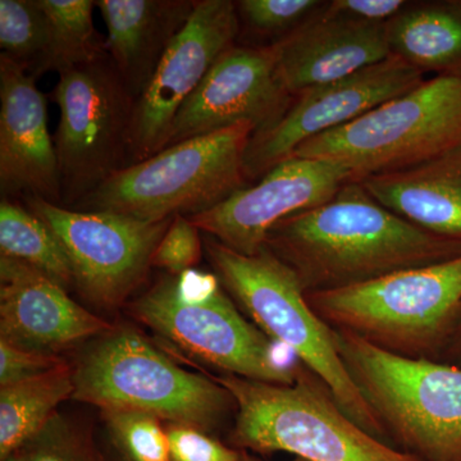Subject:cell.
<instances>
[{
    "label": "cell",
    "mask_w": 461,
    "mask_h": 461,
    "mask_svg": "<svg viewBox=\"0 0 461 461\" xmlns=\"http://www.w3.org/2000/svg\"><path fill=\"white\" fill-rule=\"evenodd\" d=\"M266 248L294 269L306 293L339 290L461 256V242L414 226L346 182L326 204L273 227Z\"/></svg>",
    "instance_id": "cell-1"
},
{
    "label": "cell",
    "mask_w": 461,
    "mask_h": 461,
    "mask_svg": "<svg viewBox=\"0 0 461 461\" xmlns=\"http://www.w3.org/2000/svg\"><path fill=\"white\" fill-rule=\"evenodd\" d=\"M204 253L224 290L258 329L317 375L351 420L384 439L386 430L342 362L335 330L309 304L294 269L268 248L242 256L208 235Z\"/></svg>",
    "instance_id": "cell-2"
},
{
    "label": "cell",
    "mask_w": 461,
    "mask_h": 461,
    "mask_svg": "<svg viewBox=\"0 0 461 461\" xmlns=\"http://www.w3.org/2000/svg\"><path fill=\"white\" fill-rule=\"evenodd\" d=\"M214 379L235 402L232 439L239 447L285 451L309 461H423L362 429L303 364L290 384L226 373Z\"/></svg>",
    "instance_id": "cell-3"
},
{
    "label": "cell",
    "mask_w": 461,
    "mask_h": 461,
    "mask_svg": "<svg viewBox=\"0 0 461 461\" xmlns=\"http://www.w3.org/2000/svg\"><path fill=\"white\" fill-rule=\"evenodd\" d=\"M333 330L388 353L438 362L461 312V256L339 290L306 293Z\"/></svg>",
    "instance_id": "cell-4"
},
{
    "label": "cell",
    "mask_w": 461,
    "mask_h": 461,
    "mask_svg": "<svg viewBox=\"0 0 461 461\" xmlns=\"http://www.w3.org/2000/svg\"><path fill=\"white\" fill-rule=\"evenodd\" d=\"M256 131L253 123L240 122L167 147L115 172L74 209L147 222L204 213L247 187L245 153Z\"/></svg>",
    "instance_id": "cell-5"
},
{
    "label": "cell",
    "mask_w": 461,
    "mask_h": 461,
    "mask_svg": "<svg viewBox=\"0 0 461 461\" xmlns=\"http://www.w3.org/2000/svg\"><path fill=\"white\" fill-rule=\"evenodd\" d=\"M131 309L160 338L226 375L276 384L296 379L300 363L242 317L215 273L163 276Z\"/></svg>",
    "instance_id": "cell-6"
},
{
    "label": "cell",
    "mask_w": 461,
    "mask_h": 461,
    "mask_svg": "<svg viewBox=\"0 0 461 461\" xmlns=\"http://www.w3.org/2000/svg\"><path fill=\"white\" fill-rule=\"evenodd\" d=\"M346 369L387 435L423 461H461V366L388 353L335 330Z\"/></svg>",
    "instance_id": "cell-7"
},
{
    "label": "cell",
    "mask_w": 461,
    "mask_h": 461,
    "mask_svg": "<svg viewBox=\"0 0 461 461\" xmlns=\"http://www.w3.org/2000/svg\"><path fill=\"white\" fill-rule=\"evenodd\" d=\"M72 400L103 411L147 412L169 424L211 430L235 405L214 378L186 371L131 330H112L74 369Z\"/></svg>",
    "instance_id": "cell-8"
},
{
    "label": "cell",
    "mask_w": 461,
    "mask_h": 461,
    "mask_svg": "<svg viewBox=\"0 0 461 461\" xmlns=\"http://www.w3.org/2000/svg\"><path fill=\"white\" fill-rule=\"evenodd\" d=\"M461 145V77L426 78L353 122L306 141L293 157L323 160L351 181L420 165Z\"/></svg>",
    "instance_id": "cell-9"
},
{
    "label": "cell",
    "mask_w": 461,
    "mask_h": 461,
    "mask_svg": "<svg viewBox=\"0 0 461 461\" xmlns=\"http://www.w3.org/2000/svg\"><path fill=\"white\" fill-rule=\"evenodd\" d=\"M51 96L60 112L54 144L62 206L74 208L127 167L135 99L108 56L63 71Z\"/></svg>",
    "instance_id": "cell-10"
},
{
    "label": "cell",
    "mask_w": 461,
    "mask_h": 461,
    "mask_svg": "<svg viewBox=\"0 0 461 461\" xmlns=\"http://www.w3.org/2000/svg\"><path fill=\"white\" fill-rule=\"evenodd\" d=\"M23 199L65 250L75 286L104 309L122 304L147 278L154 251L172 221L147 222L111 212L66 208L39 196Z\"/></svg>",
    "instance_id": "cell-11"
},
{
    "label": "cell",
    "mask_w": 461,
    "mask_h": 461,
    "mask_svg": "<svg viewBox=\"0 0 461 461\" xmlns=\"http://www.w3.org/2000/svg\"><path fill=\"white\" fill-rule=\"evenodd\" d=\"M424 80L420 69L391 56L342 80L296 94L277 122L251 136L245 153L248 181L262 178L306 141L353 122Z\"/></svg>",
    "instance_id": "cell-12"
},
{
    "label": "cell",
    "mask_w": 461,
    "mask_h": 461,
    "mask_svg": "<svg viewBox=\"0 0 461 461\" xmlns=\"http://www.w3.org/2000/svg\"><path fill=\"white\" fill-rule=\"evenodd\" d=\"M239 35L236 2L196 0L189 21L133 105L127 166L148 159L167 147L182 105L198 89L221 54L235 45Z\"/></svg>",
    "instance_id": "cell-13"
},
{
    "label": "cell",
    "mask_w": 461,
    "mask_h": 461,
    "mask_svg": "<svg viewBox=\"0 0 461 461\" xmlns=\"http://www.w3.org/2000/svg\"><path fill=\"white\" fill-rule=\"evenodd\" d=\"M348 181L350 173L341 167L291 157L273 167L253 186L236 191L190 221L230 250L256 256L266 248L273 227L288 217L326 204Z\"/></svg>",
    "instance_id": "cell-14"
},
{
    "label": "cell",
    "mask_w": 461,
    "mask_h": 461,
    "mask_svg": "<svg viewBox=\"0 0 461 461\" xmlns=\"http://www.w3.org/2000/svg\"><path fill=\"white\" fill-rule=\"evenodd\" d=\"M293 98L278 72L275 45H232L182 105L167 147L240 122L262 131L280 120Z\"/></svg>",
    "instance_id": "cell-15"
},
{
    "label": "cell",
    "mask_w": 461,
    "mask_h": 461,
    "mask_svg": "<svg viewBox=\"0 0 461 461\" xmlns=\"http://www.w3.org/2000/svg\"><path fill=\"white\" fill-rule=\"evenodd\" d=\"M0 190L3 199L39 196L62 205L56 144L47 98L36 77L0 57Z\"/></svg>",
    "instance_id": "cell-16"
},
{
    "label": "cell",
    "mask_w": 461,
    "mask_h": 461,
    "mask_svg": "<svg viewBox=\"0 0 461 461\" xmlns=\"http://www.w3.org/2000/svg\"><path fill=\"white\" fill-rule=\"evenodd\" d=\"M67 288L29 264L0 257V339L53 354L113 327L69 297Z\"/></svg>",
    "instance_id": "cell-17"
},
{
    "label": "cell",
    "mask_w": 461,
    "mask_h": 461,
    "mask_svg": "<svg viewBox=\"0 0 461 461\" xmlns=\"http://www.w3.org/2000/svg\"><path fill=\"white\" fill-rule=\"evenodd\" d=\"M273 45L278 72L293 96L342 80L393 56L386 23H360L341 16L330 11L329 2Z\"/></svg>",
    "instance_id": "cell-18"
},
{
    "label": "cell",
    "mask_w": 461,
    "mask_h": 461,
    "mask_svg": "<svg viewBox=\"0 0 461 461\" xmlns=\"http://www.w3.org/2000/svg\"><path fill=\"white\" fill-rule=\"evenodd\" d=\"M195 5L194 0L96 2L107 26L105 50L135 102Z\"/></svg>",
    "instance_id": "cell-19"
},
{
    "label": "cell",
    "mask_w": 461,
    "mask_h": 461,
    "mask_svg": "<svg viewBox=\"0 0 461 461\" xmlns=\"http://www.w3.org/2000/svg\"><path fill=\"white\" fill-rule=\"evenodd\" d=\"M357 182L408 222L461 242V145L420 165Z\"/></svg>",
    "instance_id": "cell-20"
},
{
    "label": "cell",
    "mask_w": 461,
    "mask_h": 461,
    "mask_svg": "<svg viewBox=\"0 0 461 461\" xmlns=\"http://www.w3.org/2000/svg\"><path fill=\"white\" fill-rule=\"evenodd\" d=\"M386 35L391 54L424 76L461 77V0L408 2Z\"/></svg>",
    "instance_id": "cell-21"
},
{
    "label": "cell",
    "mask_w": 461,
    "mask_h": 461,
    "mask_svg": "<svg viewBox=\"0 0 461 461\" xmlns=\"http://www.w3.org/2000/svg\"><path fill=\"white\" fill-rule=\"evenodd\" d=\"M74 391V369L67 364L0 387V460L14 456L38 435Z\"/></svg>",
    "instance_id": "cell-22"
},
{
    "label": "cell",
    "mask_w": 461,
    "mask_h": 461,
    "mask_svg": "<svg viewBox=\"0 0 461 461\" xmlns=\"http://www.w3.org/2000/svg\"><path fill=\"white\" fill-rule=\"evenodd\" d=\"M50 21V47L36 77L45 72L62 74L76 66L107 57L105 39L94 26L91 0H38Z\"/></svg>",
    "instance_id": "cell-23"
},
{
    "label": "cell",
    "mask_w": 461,
    "mask_h": 461,
    "mask_svg": "<svg viewBox=\"0 0 461 461\" xmlns=\"http://www.w3.org/2000/svg\"><path fill=\"white\" fill-rule=\"evenodd\" d=\"M0 257L29 264L65 288L75 285L71 264L50 227L12 199L0 203Z\"/></svg>",
    "instance_id": "cell-24"
},
{
    "label": "cell",
    "mask_w": 461,
    "mask_h": 461,
    "mask_svg": "<svg viewBox=\"0 0 461 461\" xmlns=\"http://www.w3.org/2000/svg\"><path fill=\"white\" fill-rule=\"evenodd\" d=\"M50 21L38 0H0L3 56L36 77L50 47Z\"/></svg>",
    "instance_id": "cell-25"
},
{
    "label": "cell",
    "mask_w": 461,
    "mask_h": 461,
    "mask_svg": "<svg viewBox=\"0 0 461 461\" xmlns=\"http://www.w3.org/2000/svg\"><path fill=\"white\" fill-rule=\"evenodd\" d=\"M109 433L126 461H172L160 420L147 412L103 411Z\"/></svg>",
    "instance_id": "cell-26"
},
{
    "label": "cell",
    "mask_w": 461,
    "mask_h": 461,
    "mask_svg": "<svg viewBox=\"0 0 461 461\" xmlns=\"http://www.w3.org/2000/svg\"><path fill=\"white\" fill-rule=\"evenodd\" d=\"M324 3L321 0H240L236 2L240 30L259 38H286L303 25ZM273 42V44H275Z\"/></svg>",
    "instance_id": "cell-27"
},
{
    "label": "cell",
    "mask_w": 461,
    "mask_h": 461,
    "mask_svg": "<svg viewBox=\"0 0 461 461\" xmlns=\"http://www.w3.org/2000/svg\"><path fill=\"white\" fill-rule=\"evenodd\" d=\"M14 455L23 461H99L98 450L57 414Z\"/></svg>",
    "instance_id": "cell-28"
},
{
    "label": "cell",
    "mask_w": 461,
    "mask_h": 461,
    "mask_svg": "<svg viewBox=\"0 0 461 461\" xmlns=\"http://www.w3.org/2000/svg\"><path fill=\"white\" fill-rule=\"evenodd\" d=\"M203 248L204 242L200 238L198 227L190 218L176 215L160 239L151 263L167 275H181L196 268L204 251Z\"/></svg>",
    "instance_id": "cell-29"
},
{
    "label": "cell",
    "mask_w": 461,
    "mask_h": 461,
    "mask_svg": "<svg viewBox=\"0 0 461 461\" xmlns=\"http://www.w3.org/2000/svg\"><path fill=\"white\" fill-rule=\"evenodd\" d=\"M166 430L172 461H240L241 457V453L212 438L204 430L178 424H168Z\"/></svg>",
    "instance_id": "cell-30"
},
{
    "label": "cell",
    "mask_w": 461,
    "mask_h": 461,
    "mask_svg": "<svg viewBox=\"0 0 461 461\" xmlns=\"http://www.w3.org/2000/svg\"><path fill=\"white\" fill-rule=\"evenodd\" d=\"M63 364L57 355L25 350L0 339V387L38 377Z\"/></svg>",
    "instance_id": "cell-31"
},
{
    "label": "cell",
    "mask_w": 461,
    "mask_h": 461,
    "mask_svg": "<svg viewBox=\"0 0 461 461\" xmlns=\"http://www.w3.org/2000/svg\"><path fill=\"white\" fill-rule=\"evenodd\" d=\"M406 5L405 0H332L329 2V8L351 20L384 25Z\"/></svg>",
    "instance_id": "cell-32"
},
{
    "label": "cell",
    "mask_w": 461,
    "mask_h": 461,
    "mask_svg": "<svg viewBox=\"0 0 461 461\" xmlns=\"http://www.w3.org/2000/svg\"><path fill=\"white\" fill-rule=\"evenodd\" d=\"M438 362L451 364V366H461V312L455 324L453 332L448 338Z\"/></svg>",
    "instance_id": "cell-33"
},
{
    "label": "cell",
    "mask_w": 461,
    "mask_h": 461,
    "mask_svg": "<svg viewBox=\"0 0 461 461\" xmlns=\"http://www.w3.org/2000/svg\"><path fill=\"white\" fill-rule=\"evenodd\" d=\"M240 461H264L260 459H256V457L250 456V455L241 453V457H240ZM291 461H309L306 459H303V457H295V459Z\"/></svg>",
    "instance_id": "cell-34"
},
{
    "label": "cell",
    "mask_w": 461,
    "mask_h": 461,
    "mask_svg": "<svg viewBox=\"0 0 461 461\" xmlns=\"http://www.w3.org/2000/svg\"><path fill=\"white\" fill-rule=\"evenodd\" d=\"M5 461H23V460L21 459V457L18 456V455H14V456L9 457V459H7Z\"/></svg>",
    "instance_id": "cell-35"
},
{
    "label": "cell",
    "mask_w": 461,
    "mask_h": 461,
    "mask_svg": "<svg viewBox=\"0 0 461 461\" xmlns=\"http://www.w3.org/2000/svg\"><path fill=\"white\" fill-rule=\"evenodd\" d=\"M99 461H115V460L107 459V456H104V455L99 453ZM122 461H126V460L123 459Z\"/></svg>",
    "instance_id": "cell-36"
}]
</instances>
